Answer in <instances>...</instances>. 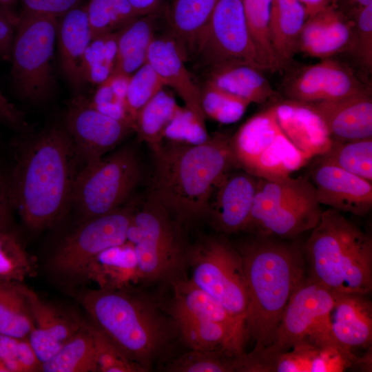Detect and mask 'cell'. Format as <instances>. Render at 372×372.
Listing matches in <instances>:
<instances>
[{
    "mask_svg": "<svg viewBox=\"0 0 372 372\" xmlns=\"http://www.w3.org/2000/svg\"><path fill=\"white\" fill-rule=\"evenodd\" d=\"M130 76L112 73L99 84L90 105L101 113L127 123L134 130L132 121L126 107V93Z\"/></svg>",
    "mask_w": 372,
    "mask_h": 372,
    "instance_id": "7bdbcfd3",
    "label": "cell"
},
{
    "mask_svg": "<svg viewBox=\"0 0 372 372\" xmlns=\"http://www.w3.org/2000/svg\"><path fill=\"white\" fill-rule=\"evenodd\" d=\"M185 61L169 36L156 37L149 48L147 62L157 72L165 85L169 86L178 94L186 108L206 127L207 118L202 107L200 86L192 79Z\"/></svg>",
    "mask_w": 372,
    "mask_h": 372,
    "instance_id": "7402d4cb",
    "label": "cell"
},
{
    "mask_svg": "<svg viewBox=\"0 0 372 372\" xmlns=\"http://www.w3.org/2000/svg\"><path fill=\"white\" fill-rule=\"evenodd\" d=\"M249 32L263 70H280L270 38L271 0H242Z\"/></svg>",
    "mask_w": 372,
    "mask_h": 372,
    "instance_id": "74e56055",
    "label": "cell"
},
{
    "mask_svg": "<svg viewBox=\"0 0 372 372\" xmlns=\"http://www.w3.org/2000/svg\"><path fill=\"white\" fill-rule=\"evenodd\" d=\"M45 372H96V349L92 325L83 324L76 334L49 360L41 364Z\"/></svg>",
    "mask_w": 372,
    "mask_h": 372,
    "instance_id": "e575fe53",
    "label": "cell"
},
{
    "mask_svg": "<svg viewBox=\"0 0 372 372\" xmlns=\"http://www.w3.org/2000/svg\"><path fill=\"white\" fill-rule=\"evenodd\" d=\"M32 267L19 238L8 229L0 231V283L20 282Z\"/></svg>",
    "mask_w": 372,
    "mask_h": 372,
    "instance_id": "ee69618b",
    "label": "cell"
},
{
    "mask_svg": "<svg viewBox=\"0 0 372 372\" xmlns=\"http://www.w3.org/2000/svg\"><path fill=\"white\" fill-rule=\"evenodd\" d=\"M206 80L251 103H264L276 92L262 70L241 64H226L205 70Z\"/></svg>",
    "mask_w": 372,
    "mask_h": 372,
    "instance_id": "1f68e13d",
    "label": "cell"
},
{
    "mask_svg": "<svg viewBox=\"0 0 372 372\" xmlns=\"http://www.w3.org/2000/svg\"><path fill=\"white\" fill-rule=\"evenodd\" d=\"M174 295L171 307L172 318L188 317L217 322L231 333L236 355L244 353L247 342L234 318L213 297L196 286L191 280L172 282Z\"/></svg>",
    "mask_w": 372,
    "mask_h": 372,
    "instance_id": "d4e9b609",
    "label": "cell"
},
{
    "mask_svg": "<svg viewBox=\"0 0 372 372\" xmlns=\"http://www.w3.org/2000/svg\"><path fill=\"white\" fill-rule=\"evenodd\" d=\"M16 2L17 0H0V7L10 11L11 8Z\"/></svg>",
    "mask_w": 372,
    "mask_h": 372,
    "instance_id": "94428289",
    "label": "cell"
},
{
    "mask_svg": "<svg viewBox=\"0 0 372 372\" xmlns=\"http://www.w3.org/2000/svg\"><path fill=\"white\" fill-rule=\"evenodd\" d=\"M134 207V203H131L81 222L55 251L50 261L52 270L67 278L83 277L87 265L97 254L127 241Z\"/></svg>",
    "mask_w": 372,
    "mask_h": 372,
    "instance_id": "8fae6325",
    "label": "cell"
},
{
    "mask_svg": "<svg viewBox=\"0 0 372 372\" xmlns=\"http://www.w3.org/2000/svg\"><path fill=\"white\" fill-rule=\"evenodd\" d=\"M81 0H21L23 11L58 17L77 7Z\"/></svg>",
    "mask_w": 372,
    "mask_h": 372,
    "instance_id": "816d5d0a",
    "label": "cell"
},
{
    "mask_svg": "<svg viewBox=\"0 0 372 372\" xmlns=\"http://www.w3.org/2000/svg\"><path fill=\"white\" fill-rule=\"evenodd\" d=\"M11 208L7 182L0 174V231L8 229Z\"/></svg>",
    "mask_w": 372,
    "mask_h": 372,
    "instance_id": "11a10c76",
    "label": "cell"
},
{
    "mask_svg": "<svg viewBox=\"0 0 372 372\" xmlns=\"http://www.w3.org/2000/svg\"><path fill=\"white\" fill-rule=\"evenodd\" d=\"M219 0H172L166 10L169 37L185 61L194 56L197 43Z\"/></svg>",
    "mask_w": 372,
    "mask_h": 372,
    "instance_id": "4316f807",
    "label": "cell"
},
{
    "mask_svg": "<svg viewBox=\"0 0 372 372\" xmlns=\"http://www.w3.org/2000/svg\"><path fill=\"white\" fill-rule=\"evenodd\" d=\"M310 176L320 205L358 216H364L371 211V182L321 161Z\"/></svg>",
    "mask_w": 372,
    "mask_h": 372,
    "instance_id": "d6986e66",
    "label": "cell"
},
{
    "mask_svg": "<svg viewBox=\"0 0 372 372\" xmlns=\"http://www.w3.org/2000/svg\"><path fill=\"white\" fill-rule=\"evenodd\" d=\"M365 296L335 292L328 315L306 338L351 351L369 347L372 341V307Z\"/></svg>",
    "mask_w": 372,
    "mask_h": 372,
    "instance_id": "e0dca14e",
    "label": "cell"
},
{
    "mask_svg": "<svg viewBox=\"0 0 372 372\" xmlns=\"http://www.w3.org/2000/svg\"><path fill=\"white\" fill-rule=\"evenodd\" d=\"M320 161L372 182V138L333 141L329 149L320 156Z\"/></svg>",
    "mask_w": 372,
    "mask_h": 372,
    "instance_id": "f35d334b",
    "label": "cell"
},
{
    "mask_svg": "<svg viewBox=\"0 0 372 372\" xmlns=\"http://www.w3.org/2000/svg\"><path fill=\"white\" fill-rule=\"evenodd\" d=\"M0 360L9 372L41 371V363L28 338L0 334Z\"/></svg>",
    "mask_w": 372,
    "mask_h": 372,
    "instance_id": "7dc6e473",
    "label": "cell"
},
{
    "mask_svg": "<svg viewBox=\"0 0 372 372\" xmlns=\"http://www.w3.org/2000/svg\"><path fill=\"white\" fill-rule=\"evenodd\" d=\"M0 372H9L8 369L6 367V366L3 364V363L0 360Z\"/></svg>",
    "mask_w": 372,
    "mask_h": 372,
    "instance_id": "6125c7cd",
    "label": "cell"
},
{
    "mask_svg": "<svg viewBox=\"0 0 372 372\" xmlns=\"http://www.w3.org/2000/svg\"><path fill=\"white\" fill-rule=\"evenodd\" d=\"M283 87L287 99L302 103L337 99L369 88L351 68L331 57L299 68Z\"/></svg>",
    "mask_w": 372,
    "mask_h": 372,
    "instance_id": "2e32d148",
    "label": "cell"
},
{
    "mask_svg": "<svg viewBox=\"0 0 372 372\" xmlns=\"http://www.w3.org/2000/svg\"><path fill=\"white\" fill-rule=\"evenodd\" d=\"M230 137L216 133L198 144L168 141L154 153L147 196L180 225L205 218L218 182L227 172L239 168Z\"/></svg>",
    "mask_w": 372,
    "mask_h": 372,
    "instance_id": "7a4b0ae2",
    "label": "cell"
},
{
    "mask_svg": "<svg viewBox=\"0 0 372 372\" xmlns=\"http://www.w3.org/2000/svg\"><path fill=\"white\" fill-rule=\"evenodd\" d=\"M311 158L298 149L281 130L247 172L259 178L282 179L290 176Z\"/></svg>",
    "mask_w": 372,
    "mask_h": 372,
    "instance_id": "836d02e7",
    "label": "cell"
},
{
    "mask_svg": "<svg viewBox=\"0 0 372 372\" xmlns=\"http://www.w3.org/2000/svg\"><path fill=\"white\" fill-rule=\"evenodd\" d=\"M20 287L28 300L34 321L28 339L42 364L61 349L83 323L43 301L32 289L21 284Z\"/></svg>",
    "mask_w": 372,
    "mask_h": 372,
    "instance_id": "603a6c76",
    "label": "cell"
},
{
    "mask_svg": "<svg viewBox=\"0 0 372 372\" xmlns=\"http://www.w3.org/2000/svg\"><path fill=\"white\" fill-rule=\"evenodd\" d=\"M308 17L300 0H271L270 38L280 70L287 68L298 52L300 34Z\"/></svg>",
    "mask_w": 372,
    "mask_h": 372,
    "instance_id": "f1b7e54d",
    "label": "cell"
},
{
    "mask_svg": "<svg viewBox=\"0 0 372 372\" xmlns=\"http://www.w3.org/2000/svg\"><path fill=\"white\" fill-rule=\"evenodd\" d=\"M164 86L163 81L147 62L130 76L125 101L133 126L138 112Z\"/></svg>",
    "mask_w": 372,
    "mask_h": 372,
    "instance_id": "f6af8a7d",
    "label": "cell"
},
{
    "mask_svg": "<svg viewBox=\"0 0 372 372\" xmlns=\"http://www.w3.org/2000/svg\"><path fill=\"white\" fill-rule=\"evenodd\" d=\"M356 358L348 349L304 338L282 353H245L241 365L242 372H342Z\"/></svg>",
    "mask_w": 372,
    "mask_h": 372,
    "instance_id": "5bb4252c",
    "label": "cell"
},
{
    "mask_svg": "<svg viewBox=\"0 0 372 372\" xmlns=\"http://www.w3.org/2000/svg\"><path fill=\"white\" fill-rule=\"evenodd\" d=\"M34 327L32 311L19 282L0 283V334L28 338Z\"/></svg>",
    "mask_w": 372,
    "mask_h": 372,
    "instance_id": "8d00e7d4",
    "label": "cell"
},
{
    "mask_svg": "<svg viewBox=\"0 0 372 372\" xmlns=\"http://www.w3.org/2000/svg\"><path fill=\"white\" fill-rule=\"evenodd\" d=\"M0 116L3 121L14 126H25L22 114L12 104L0 91Z\"/></svg>",
    "mask_w": 372,
    "mask_h": 372,
    "instance_id": "db71d44e",
    "label": "cell"
},
{
    "mask_svg": "<svg viewBox=\"0 0 372 372\" xmlns=\"http://www.w3.org/2000/svg\"><path fill=\"white\" fill-rule=\"evenodd\" d=\"M307 178L258 180L245 231L281 239L294 238L318 224L322 210Z\"/></svg>",
    "mask_w": 372,
    "mask_h": 372,
    "instance_id": "8992f818",
    "label": "cell"
},
{
    "mask_svg": "<svg viewBox=\"0 0 372 372\" xmlns=\"http://www.w3.org/2000/svg\"><path fill=\"white\" fill-rule=\"evenodd\" d=\"M333 4L342 12L372 4V0H334Z\"/></svg>",
    "mask_w": 372,
    "mask_h": 372,
    "instance_id": "6f0895ef",
    "label": "cell"
},
{
    "mask_svg": "<svg viewBox=\"0 0 372 372\" xmlns=\"http://www.w3.org/2000/svg\"><path fill=\"white\" fill-rule=\"evenodd\" d=\"M0 120H2V121H3V118H2L1 117V116H0Z\"/></svg>",
    "mask_w": 372,
    "mask_h": 372,
    "instance_id": "be15d7a7",
    "label": "cell"
},
{
    "mask_svg": "<svg viewBox=\"0 0 372 372\" xmlns=\"http://www.w3.org/2000/svg\"><path fill=\"white\" fill-rule=\"evenodd\" d=\"M209 137L207 128L187 108H180L165 132L168 141L190 144L203 143Z\"/></svg>",
    "mask_w": 372,
    "mask_h": 372,
    "instance_id": "f907efd6",
    "label": "cell"
},
{
    "mask_svg": "<svg viewBox=\"0 0 372 372\" xmlns=\"http://www.w3.org/2000/svg\"><path fill=\"white\" fill-rule=\"evenodd\" d=\"M159 14L136 17L118 31L117 54L112 73L131 76L147 62L149 48L156 37Z\"/></svg>",
    "mask_w": 372,
    "mask_h": 372,
    "instance_id": "4dcf8cb0",
    "label": "cell"
},
{
    "mask_svg": "<svg viewBox=\"0 0 372 372\" xmlns=\"http://www.w3.org/2000/svg\"><path fill=\"white\" fill-rule=\"evenodd\" d=\"M307 9L309 17L333 4L334 0H300Z\"/></svg>",
    "mask_w": 372,
    "mask_h": 372,
    "instance_id": "680465c9",
    "label": "cell"
},
{
    "mask_svg": "<svg viewBox=\"0 0 372 372\" xmlns=\"http://www.w3.org/2000/svg\"><path fill=\"white\" fill-rule=\"evenodd\" d=\"M77 154L65 128L48 127L20 150L7 182L12 208L30 229L56 223L71 203Z\"/></svg>",
    "mask_w": 372,
    "mask_h": 372,
    "instance_id": "6da1fadb",
    "label": "cell"
},
{
    "mask_svg": "<svg viewBox=\"0 0 372 372\" xmlns=\"http://www.w3.org/2000/svg\"><path fill=\"white\" fill-rule=\"evenodd\" d=\"M247 290V342L252 351L269 346L294 291L305 279L302 249L271 236L257 235L241 244Z\"/></svg>",
    "mask_w": 372,
    "mask_h": 372,
    "instance_id": "3957f363",
    "label": "cell"
},
{
    "mask_svg": "<svg viewBox=\"0 0 372 372\" xmlns=\"http://www.w3.org/2000/svg\"><path fill=\"white\" fill-rule=\"evenodd\" d=\"M351 21L354 30L353 52L360 64L372 68V4L344 13Z\"/></svg>",
    "mask_w": 372,
    "mask_h": 372,
    "instance_id": "681fc988",
    "label": "cell"
},
{
    "mask_svg": "<svg viewBox=\"0 0 372 372\" xmlns=\"http://www.w3.org/2000/svg\"><path fill=\"white\" fill-rule=\"evenodd\" d=\"M273 107L282 132L298 149L311 158L329 149L333 140L310 103L287 99L275 103Z\"/></svg>",
    "mask_w": 372,
    "mask_h": 372,
    "instance_id": "cb8c5ba5",
    "label": "cell"
},
{
    "mask_svg": "<svg viewBox=\"0 0 372 372\" xmlns=\"http://www.w3.org/2000/svg\"><path fill=\"white\" fill-rule=\"evenodd\" d=\"M57 27V17L52 15L23 11L17 18L11 76L17 93L31 103L42 102L52 93Z\"/></svg>",
    "mask_w": 372,
    "mask_h": 372,
    "instance_id": "9c48e42d",
    "label": "cell"
},
{
    "mask_svg": "<svg viewBox=\"0 0 372 372\" xmlns=\"http://www.w3.org/2000/svg\"><path fill=\"white\" fill-rule=\"evenodd\" d=\"M92 40L86 9L75 7L58 21L56 41L61 67L74 87L79 88L84 83L83 61Z\"/></svg>",
    "mask_w": 372,
    "mask_h": 372,
    "instance_id": "484cf974",
    "label": "cell"
},
{
    "mask_svg": "<svg viewBox=\"0 0 372 372\" xmlns=\"http://www.w3.org/2000/svg\"><path fill=\"white\" fill-rule=\"evenodd\" d=\"M235 357L223 350H191L172 361L167 366L173 372H233Z\"/></svg>",
    "mask_w": 372,
    "mask_h": 372,
    "instance_id": "bcb514c9",
    "label": "cell"
},
{
    "mask_svg": "<svg viewBox=\"0 0 372 372\" xmlns=\"http://www.w3.org/2000/svg\"><path fill=\"white\" fill-rule=\"evenodd\" d=\"M97 371L101 372H143L147 370L129 359L94 324Z\"/></svg>",
    "mask_w": 372,
    "mask_h": 372,
    "instance_id": "c3c4849f",
    "label": "cell"
},
{
    "mask_svg": "<svg viewBox=\"0 0 372 372\" xmlns=\"http://www.w3.org/2000/svg\"><path fill=\"white\" fill-rule=\"evenodd\" d=\"M86 12L92 39L120 30L137 17L128 0H91Z\"/></svg>",
    "mask_w": 372,
    "mask_h": 372,
    "instance_id": "b9f144b4",
    "label": "cell"
},
{
    "mask_svg": "<svg viewBox=\"0 0 372 372\" xmlns=\"http://www.w3.org/2000/svg\"><path fill=\"white\" fill-rule=\"evenodd\" d=\"M83 276L96 283L99 289L129 288L140 279L133 244L127 241L103 250L90 262Z\"/></svg>",
    "mask_w": 372,
    "mask_h": 372,
    "instance_id": "83f0119b",
    "label": "cell"
},
{
    "mask_svg": "<svg viewBox=\"0 0 372 372\" xmlns=\"http://www.w3.org/2000/svg\"><path fill=\"white\" fill-rule=\"evenodd\" d=\"M137 17L161 13L167 0H128Z\"/></svg>",
    "mask_w": 372,
    "mask_h": 372,
    "instance_id": "9f6ffc18",
    "label": "cell"
},
{
    "mask_svg": "<svg viewBox=\"0 0 372 372\" xmlns=\"http://www.w3.org/2000/svg\"><path fill=\"white\" fill-rule=\"evenodd\" d=\"M118 31L93 39L83 61L84 82L101 84L113 72L117 54Z\"/></svg>",
    "mask_w": 372,
    "mask_h": 372,
    "instance_id": "ab89813d",
    "label": "cell"
},
{
    "mask_svg": "<svg viewBox=\"0 0 372 372\" xmlns=\"http://www.w3.org/2000/svg\"><path fill=\"white\" fill-rule=\"evenodd\" d=\"M308 103L320 115L333 141L372 138V98L369 88L337 99Z\"/></svg>",
    "mask_w": 372,
    "mask_h": 372,
    "instance_id": "44dd1931",
    "label": "cell"
},
{
    "mask_svg": "<svg viewBox=\"0 0 372 372\" xmlns=\"http://www.w3.org/2000/svg\"><path fill=\"white\" fill-rule=\"evenodd\" d=\"M132 243L140 279L154 282L174 281L187 259L180 225L165 209L147 196L134 212L127 231Z\"/></svg>",
    "mask_w": 372,
    "mask_h": 372,
    "instance_id": "52a82bcc",
    "label": "cell"
},
{
    "mask_svg": "<svg viewBox=\"0 0 372 372\" xmlns=\"http://www.w3.org/2000/svg\"><path fill=\"white\" fill-rule=\"evenodd\" d=\"M353 48V23L334 4L308 17L298 43V51L320 59Z\"/></svg>",
    "mask_w": 372,
    "mask_h": 372,
    "instance_id": "ffe728a7",
    "label": "cell"
},
{
    "mask_svg": "<svg viewBox=\"0 0 372 372\" xmlns=\"http://www.w3.org/2000/svg\"><path fill=\"white\" fill-rule=\"evenodd\" d=\"M180 108L174 98L163 89L138 112L134 131L153 153L163 145L165 130Z\"/></svg>",
    "mask_w": 372,
    "mask_h": 372,
    "instance_id": "d6a6232c",
    "label": "cell"
},
{
    "mask_svg": "<svg viewBox=\"0 0 372 372\" xmlns=\"http://www.w3.org/2000/svg\"><path fill=\"white\" fill-rule=\"evenodd\" d=\"M194 56L205 70L234 63L264 70L247 28L242 0H219Z\"/></svg>",
    "mask_w": 372,
    "mask_h": 372,
    "instance_id": "7c38bea8",
    "label": "cell"
},
{
    "mask_svg": "<svg viewBox=\"0 0 372 372\" xmlns=\"http://www.w3.org/2000/svg\"><path fill=\"white\" fill-rule=\"evenodd\" d=\"M187 259L192 265L191 281L226 309L246 338L247 297L237 248L225 238L208 236L187 252Z\"/></svg>",
    "mask_w": 372,
    "mask_h": 372,
    "instance_id": "30bf717a",
    "label": "cell"
},
{
    "mask_svg": "<svg viewBox=\"0 0 372 372\" xmlns=\"http://www.w3.org/2000/svg\"><path fill=\"white\" fill-rule=\"evenodd\" d=\"M172 318L182 340L191 350H223L236 356L231 333L223 324L188 317Z\"/></svg>",
    "mask_w": 372,
    "mask_h": 372,
    "instance_id": "d590c367",
    "label": "cell"
},
{
    "mask_svg": "<svg viewBox=\"0 0 372 372\" xmlns=\"http://www.w3.org/2000/svg\"><path fill=\"white\" fill-rule=\"evenodd\" d=\"M82 304L94 324L129 359L148 371L169 345V320L147 298L127 289H98L83 294Z\"/></svg>",
    "mask_w": 372,
    "mask_h": 372,
    "instance_id": "277c9868",
    "label": "cell"
},
{
    "mask_svg": "<svg viewBox=\"0 0 372 372\" xmlns=\"http://www.w3.org/2000/svg\"><path fill=\"white\" fill-rule=\"evenodd\" d=\"M17 18L0 7V58L10 60Z\"/></svg>",
    "mask_w": 372,
    "mask_h": 372,
    "instance_id": "f5cc1de1",
    "label": "cell"
},
{
    "mask_svg": "<svg viewBox=\"0 0 372 372\" xmlns=\"http://www.w3.org/2000/svg\"><path fill=\"white\" fill-rule=\"evenodd\" d=\"M353 364H357L362 371H371V347H368L366 353L362 358H357Z\"/></svg>",
    "mask_w": 372,
    "mask_h": 372,
    "instance_id": "91938a15",
    "label": "cell"
},
{
    "mask_svg": "<svg viewBox=\"0 0 372 372\" xmlns=\"http://www.w3.org/2000/svg\"><path fill=\"white\" fill-rule=\"evenodd\" d=\"M258 178L232 169L220 179L209 198L205 218L223 234L245 231L251 214Z\"/></svg>",
    "mask_w": 372,
    "mask_h": 372,
    "instance_id": "ac0fdd59",
    "label": "cell"
},
{
    "mask_svg": "<svg viewBox=\"0 0 372 372\" xmlns=\"http://www.w3.org/2000/svg\"><path fill=\"white\" fill-rule=\"evenodd\" d=\"M65 130L77 156L85 163L104 156L134 131L127 123L95 109L83 95L70 101L65 114Z\"/></svg>",
    "mask_w": 372,
    "mask_h": 372,
    "instance_id": "9a60e30c",
    "label": "cell"
},
{
    "mask_svg": "<svg viewBox=\"0 0 372 372\" xmlns=\"http://www.w3.org/2000/svg\"><path fill=\"white\" fill-rule=\"evenodd\" d=\"M141 178L135 150L123 147L112 154L85 163L74 178L71 203L81 222L122 207Z\"/></svg>",
    "mask_w": 372,
    "mask_h": 372,
    "instance_id": "ba28073f",
    "label": "cell"
},
{
    "mask_svg": "<svg viewBox=\"0 0 372 372\" xmlns=\"http://www.w3.org/2000/svg\"><path fill=\"white\" fill-rule=\"evenodd\" d=\"M280 132L273 105L248 119L230 137L231 149L238 167L248 172Z\"/></svg>",
    "mask_w": 372,
    "mask_h": 372,
    "instance_id": "f546056e",
    "label": "cell"
},
{
    "mask_svg": "<svg viewBox=\"0 0 372 372\" xmlns=\"http://www.w3.org/2000/svg\"><path fill=\"white\" fill-rule=\"evenodd\" d=\"M335 293L305 278L291 295L271 344L251 351L264 355L282 353L311 335L331 310Z\"/></svg>",
    "mask_w": 372,
    "mask_h": 372,
    "instance_id": "4fadbf2b",
    "label": "cell"
},
{
    "mask_svg": "<svg viewBox=\"0 0 372 372\" xmlns=\"http://www.w3.org/2000/svg\"><path fill=\"white\" fill-rule=\"evenodd\" d=\"M302 249L311 280L338 293L371 291V237L342 212L322 211Z\"/></svg>",
    "mask_w": 372,
    "mask_h": 372,
    "instance_id": "5b68a950",
    "label": "cell"
},
{
    "mask_svg": "<svg viewBox=\"0 0 372 372\" xmlns=\"http://www.w3.org/2000/svg\"><path fill=\"white\" fill-rule=\"evenodd\" d=\"M199 86L204 114L217 122L229 124L239 121L251 103L207 80Z\"/></svg>",
    "mask_w": 372,
    "mask_h": 372,
    "instance_id": "60d3db41",
    "label": "cell"
}]
</instances>
